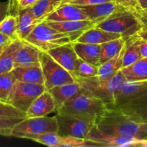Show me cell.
Returning <instances> with one entry per match:
<instances>
[{
	"instance_id": "obj_2",
	"label": "cell",
	"mask_w": 147,
	"mask_h": 147,
	"mask_svg": "<svg viewBox=\"0 0 147 147\" xmlns=\"http://www.w3.org/2000/svg\"><path fill=\"white\" fill-rule=\"evenodd\" d=\"M95 125L108 134L133 136L138 139L139 123L130 119L115 107H106L103 113L97 117Z\"/></svg>"
},
{
	"instance_id": "obj_40",
	"label": "cell",
	"mask_w": 147,
	"mask_h": 147,
	"mask_svg": "<svg viewBox=\"0 0 147 147\" xmlns=\"http://www.w3.org/2000/svg\"><path fill=\"white\" fill-rule=\"evenodd\" d=\"M37 0H17V5L19 9H27L30 8Z\"/></svg>"
},
{
	"instance_id": "obj_22",
	"label": "cell",
	"mask_w": 147,
	"mask_h": 147,
	"mask_svg": "<svg viewBox=\"0 0 147 147\" xmlns=\"http://www.w3.org/2000/svg\"><path fill=\"white\" fill-rule=\"evenodd\" d=\"M73 46L78 57L99 67L100 45L73 42Z\"/></svg>"
},
{
	"instance_id": "obj_43",
	"label": "cell",
	"mask_w": 147,
	"mask_h": 147,
	"mask_svg": "<svg viewBox=\"0 0 147 147\" xmlns=\"http://www.w3.org/2000/svg\"><path fill=\"white\" fill-rule=\"evenodd\" d=\"M140 51L141 57H147V42L144 41L141 39L140 42Z\"/></svg>"
},
{
	"instance_id": "obj_17",
	"label": "cell",
	"mask_w": 147,
	"mask_h": 147,
	"mask_svg": "<svg viewBox=\"0 0 147 147\" xmlns=\"http://www.w3.org/2000/svg\"><path fill=\"white\" fill-rule=\"evenodd\" d=\"M46 22L49 26L53 28L62 32L71 33V34L80 35L82 32L88 29L95 27L99 22L98 20H92L89 19L76 21L65 22Z\"/></svg>"
},
{
	"instance_id": "obj_36",
	"label": "cell",
	"mask_w": 147,
	"mask_h": 147,
	"mask_svg": "<svg viewBox=\"0 0 147 147\" xmlns=\"http://www.w3.org/2000/svg\"><path fill=\"white\" fill-rule=\"evenodd\" d=\"M130 10L139 20L142 26H147V8L141 9L137 5Z\"/></svg>"
},
{
	"instance_id": "obj_6",
	"label": "cell",
	"mask_w": 147,
	"mask_h": 147,
	"mask_svg": "<svg viewBox=\"0 0 147 147\" xmlns=\"http://www.w3.org/2000/svg\"><path fill=\"white\" fill-rule=\"evenodd\" d=\"M95 27L110 32L120 34L125 40L136 34L142 24L131 10L125 9L112 14Z\"/></svg>"
},
{
	"instance_id": "obj_42",
	"label": "cell",
	"mask_w": 147,
	"mask_h": 147,
	"mask_svg": "<svg viewBox=\"0 0 147 147\" xmlns=\"http://www.w3.org/2000/svg\"><path fill=\"white\" fill-rule=\"evenodd\" d=\"M137 35L142 40L147 42V26H142L137 32Z\"/></svg>"
},
{
	"instance_id": "obj_21",
	"label": "cell",
	"mask_w": 147,
	"mask_h": 147,
	"mask_svg": "<svg viewBox=\"0 0 147 147\" xmlns=\"http://www.w3.org/2000/svg\"><path fill=\"white\" fill-rule=\"evenodd\" d=\"M12 72L18 82L44 84V77L40 65L14 67Z\"/></svg>"
},
{
	"instance_id": "obj_35",
	"label": "cell",
	"mask_w": 147,
	"mask_h": 147,
	"mask_svg": "<svg viewBox=\"0 0 147 147\" xmlns=\"http://www.w3.org/2000/svg\"><path fill=\"white\" fill-rule=\"evenodd\" d=\"M113 0H63L62 4H71L76 6H89L108 2Z\"/></svg>"
},
{
	"instance_id": "obj_5",
	"label": "cell",
	"mask_w": 147,
	"mask_h": 147,
	"mask_svg": "<svg viewBox=\"0 0 147 147\" xmlns=\"http://www.w3.org/2000/svg\"><path fill=\"white\" fill-rule=\"evenodd\" d=\"M76 80L82 88L95 97L100 98L105 103L106 107H111L114 103L115 92L126 80L120 70L110 80H101L95 76L86 78L76 77Z\"/></svg>"
},
{
	"instance_id": "obj_10",
	"label": "cell",
	"mask_w": 147,
	"mask_h": 147,
	"mask_svg": "<svg viewBox=\"0 0 147 147\" xmlns=\"http://www.w3.org/2000/svg\"><path fill=\"white\" fill-rule=\"evenodd\" d=\"M47 90L44 84L17 81L12 87L7 103L26 113L33 100Z\"/></svg>"
},
{
	"instance_id": "obj_27",
	"label": "cell",
	"mask_w": 147,
	"mask_h": 147,
	"mask_svg": "<svg viewBox=\"0 0 147 147\" xmlns=\"http://www.w3.org/2000/svg\"><path fill=\"white\" fill-rule=\"evenodd\" d=\"M62 1L63 0H37L35 4L30 7V9L36 20L43 22L61 4Z\"/></svg>"
},
{
	"instance_id": "obj_11",
	"label": "cell",
	"mask_w": 147,
	"mask_h": 147,
	"mask_svg": "<svg viewBox=\"0 0 147 147\" xmlns=\"http://www.w3.org/2000/svg\"><path fill=\"white\" fill-rule=\"evenodd\" d=\"M85 139L97 143L98 147L147 146V142L139 140L133 136H120L104 133L95 125L91 128Z\"/></svg>"
},
{
	"instance_id": "obj_30",
	"label": "cell",
	"mask_w": 147,
	"mask_h": 147,
	"mask_svg": "<svg viewBox=\"0 0 147 147\" xmlns=\"http://www.w3.org/2000/svg\"><path fill=\"white\" fill-rule=\"evenodd\" d=\"M17 82L12 72L0 74V100L7 103L12 87Z\"/></svg>"
},
{
	"instance_id": "obj_44",
	"label": "cell",
	"mask_w": 147,
	"mask_h": 147,
	"mask_svg": "<svg viewBox=\"0 0 147 147\" xmlns=\"http://www.w3.org/2000/svg\"><path fill=\"white\" fill-rule=\"evenodd\" d=\"M138 6L141 9L147 8V0H138Z\"/></svg>"
},
{
	"instance_id": "obj_37",
	"label": "cell",
	"mask_w": 147,
	"mask_h": 147,
	"mask_svg": "<svg viewBox=\"0 0 147 147\" xmlns=\"http://www.w3.org/2000/svg\"><path fill=\"white\" fill-rule=\"evenodd\" d=\"M10 0H7L6 1H1L0 0V22L9 14V12H10Z\"/></svg>"
},
{
	"instance_id": "obj_9",
	"label": "cell",
	"mask_w": 147,
	"mask_h": 147,
	"mask_svg": "<svg viewBox=\"0 0 147 147\" xmlns=\"http://www.w3.org/2000/svg\"><path fill=\"white\" fill-rule=\"evenodd\" d=\"M57 133L61 136H76L85 139L91 128L95 125V118L81 117L57 113Z\"/></svg>"
},
{
	"instance_id": "obj_38",
	"label": "cell",
	"mask_w": 147,
	"mask_h": 147,
	"mask_svg": "<svg viewBox=\"0 0 147 147\" xmlns=\"http://www.w3.org/2000/svg\"><path fill=\"white\" fill-rule=\"evenodd\" d=\"M138 139L147 142V123H139Z\"/></svg>"
},
{
	"instance_id": "obj_1",
	"label": "cell",
	"mask_w": 147,
	"mask_h": 147,
	"mask_svg": "<svg viewBox=\"0 0 147 147\" xmlns=\"http://www.w3.org/2000/svg\"><path fill=\"white\" fill-rule=\"evenodd\" d=\"M136 123H147V80H125L115 93L112 106Z\"/></svg>"
},
{
	"instance_id": "obj_24",
	"label": "cell",
	"mask_w": 147,
	"mask_h": 147,
	"mask_svg": "<svg viewBox=\"0 0 147 147\" xmlns=\"http://www.w3.org/2000/svg\"><path fill=\"white\" fill-rule=\"evenodd\" d=\"M127 81L147 80V57H142L120 70Z\"/></svg>"
},
{
	"instance_id": "obj_8",
	"label": "cell",
	"mask_w": 147,
	"mask_h": 147,
	"mask_svg": "<svg viewBox=\"0 0 147 147\" xmlns=\"http://www.w3.org/2000/svg\"><path fill=\"white\" fill-rule=\"evenodd\" d=\"M40 66L44 77V85L47 90L76 81V76L56 63L46 52L42 53Z\"/></svg>"
},
{
	"instance_id": "obj_28",
	"label": "cell",
	"mask_w": 147,
	"mask_h": 147,
	"mask_svg": "<svg viewBox=\"0 0 147 147\" xmlns=\"http://www.w3.org/2000/svg\"><path fill=\"white\" fill-rule=\"evenodd\" d=\"M125 42V40L122 37H119L101 44L99 64L101 65L108 61L118 55L123 48Z\"/></svg>"
},
{
	"instance_id": "obj_14",
	"label": "cell",
	"mask_w": 147,
	"mask_h": 147,
	"mask_svg": "<svg viewBox=\"0 0 147 147\" xmlns=\"http://www.w3.org/2000/svg\"><path fill=\"white\" fill-rule=\"evenodd\" d=\"M56 112V105L52 95L46 90L37 96L26 112L27 117H44Z\"/></svg>"
},
{
	"instance_id": "obj_41",
	"label": "cell",
	"mask_w": 147,
	"mask_h": 147,
	"mask_svg": "<svg viewBox=\"0 0 147 147\" xmlns=\"http://www.w3.org/2000/svg\"><path fill=\"white\" fill-rule=\"evenodd\" d=\"M14 39L11 38V37H8V36L5 35V34H2L0 32V46H6L11 43L12 42L14 41Z\"/></svg>"
},
{
	"instance_id": "obj_7",
	"label": "cell",
	"mask_w": 147,
	"mask_h": 147,
	"mask_svg": "<svg viewBox=\"0 0 147 147\" xmlns=\"http://www.w3.org/2000/svg\"><path fill=\"white\" fill-rule=\"evenodd\" d=\"M57 121L53 117H27L14 126L11 136L29 139L46 132H57Z\"/></svg>"
},
{
	"instance_id": "obj_29",
	"label": "cell",
	"mask_w": 147,
	"mask_h": 147,
	"mask_svg": "<svg viewBox=\"0 0 147 147\" xmlns=\"http://www.w3.org/2000/svg\"><path fill=\"white\" fill-rule=\"evenodd\" d=\"M98 67L87 63L84 60L78 57L75 65L74 75L76 77L79 78H92L97 76Z\"/></svg>"
},
{
	"instance_id": "obj_32",
	"label": "cell",
	"mask_w": 147,
	"mask_h": 147,
	"mask_svg": "<svg viewBox=\"0 0 147 147\" xmlns=\"http://www.w3.org/2000/svg\"><path fill=\"white\" fill-rule=\"evenodd\" d=\"M0 116L10 118H27L26 113L16 109L11 104L0 100Z\"/></svg>"
},
{
	"instance_id": "obj_13",
	"label": "cell",
	"mask_w": 147,
	"mask_h": 147,
	"mask_svg": "<svg viewBox=\"0 0 147 147\" xmlns=\"http://www.w3.org/2000/svg\"><path fill=\"white\" fill-rule=\"evenodd\" d=\"M42 50L30 43L23 41L17 50L14 57V67L40 65Z\"/></svg>"
},
{
	"instance_id": "obj_25",
	"label": "cell",
	"mask_w": 147,
	"mask_h": 147,
	"mask_svg": "<svg viewBox=\"0 0 147 147\" xmlns=\"http://www.w3.org/2000/svg\"><path fill=\"white\" fill-rule=\"evenodd\" d=\"M22 42L23 40L16 39L2 50L0 54V74L13 70L16 52Z\"/></svg>"
},
{
	"instance_id": "obj_15",
	"label": "cell",
	"mask_w": 147,
	"mask_h": 147,
	"mask_svg": "<svg viewBox=\"0 0 147 147\" xmlns=\"http://www.w3.org/2000/svg\"><path fill=\"white\" fill-rule=\"evenodd\" d=\"M88 19L87 14L78 6L62 4L46 18V22L76 21Z\"/></svg>"
},
{
	"instance_id": "obj_3",
	"label": "cell",
	"mask_w": 147,
	"mask_h": 147,
	"mask_svg": "<svg viewBox=\"0 0 147 147\" xmlns=\"http://www.w3.org/2000/svg\"><path fill=\"white\" fill-rule=\"evenodd\" d=\"M106 109L105 103L82 88L66 102L56 113L86 118H95L102 114Z\"/></svg>"
},
{
	"instance_id": "obj_33",
	"label": "cell",
	"mask_w": 147,
	"mask_h": 147,
	"mask_svg": "<svg viewBox=\"0 0 147 147\" xmlns=\"http://www.w3.org/2000/svg\"><path fill=\"white\" fill-rule=\"evenodd\" d=\"M23 119L0 116V136H11L12 131L17 123Z\"/></svg>"
},
{
	"instance_id": "obj_39",
	"label": "cell",
	"mask_w": 147,
	"mask_h": 147,
	"mask_svg": "<svg viewBox=\"0 0 147 147\" xmlns=\"http://www.w3.org/2000/svg\"><path fill=\"white\" fill-rule=\"evenodd\" d=\"M113 1L128 9H131L138 5V0H113Z\"/></svg>"
},
{
	"instance_id": "obj_20",
	"label": "cell",
	"mask_w": 147,
	"mask_h": 147,
	"mask_svg": "<svg viewBox=\"0 0 147 147\" xmlns=\"http://www.w3.org/2000/svg\"><path fill=\"white\" fill-rule=\"evenodd\" d=\"M17 15L18 20L17 30V37L20 40H24L33 31L36 25L41 22L36 20L30 8L21 9L17 7Z\"/></svg>"
},
{
	"instance_id": "obj_45",
	"label": "cell",
	"mask_w": 147,
	"mask_h": 147,
	"mask_svg": "<svg viewBox=\"0 0 147 147\" xmlns=\"http://www.w3.org/2000/svg\"><path fill=\"white\" fill-rule=\"evenodd\" d=\"M6 46H7V45H6ZM6 46H0V54H1V53L2 52V50H4V48H5Z\"/></svg>"
},
{
	"instance_id": "obj_31",
	"label": "cell",
	"mask_w": 147,
	"mask_h": 147,
	"mask_svg": "<svg viewBox=\"0 0 147 147\" xmlns=\"http://www.w3.org/2000/svg\"><path fill=\"white\" fill-rule=\"evenodd\" d=\"M30 140L50 147H59L61 136L57 132H46L30 137Z\"/></svg>"
},
{
	"instance_id": "obj_19",
	"label": "cell",
	"mask_w": 147,
	"mask_h": 147,
	"mask_svg": "<svg viewBox=\"0 0 147 147\" xmlns=\"http://www.w3.org/2000/svg\"><path fill=\"white\" fill-rule=\"evenodd\" d=\"M122 37L120 34L110 32L105 30L93 27L82 32L75 40L76 42L88 43V44L101 45L106 42Z\"/></svg>"
},
{
	"instance_id": "obj_12",
	"label": "cell",
	"mask_w": 147,
	"mask_h": 147,
	"mask_svg": "<svg viewBox=\"0 0 147 147\" xmlns=\"http://www.w3.org/2000/svg\"><path fill=\"white\" fill-rule=\"evenodd\" d=\"M46 53L60 65L73 73L78 56L75 52L72 42L66 43L55 48L49 50Z\"/></svg>"
},
{
	"instance_id": "obj_18",
	"label": "cell",
	"mask_w": 147,
	"mask_h": 147,
	"mask_svg": "<svg viewBox=\"0 0 147 147\" xmlns=\"http://www.w3.org/2000/svg\"><path fill=\"white\" fill-rule=\"evenodd\" d=\"M82 89V86L76 80L73 83L55 86L48 90L54 99L57 111L67 100L76 96Z\"/></svg>"
},
{
	"instance_id": "obj_16",
	"label": "cell",
	"mask_w": 147,
	"mask_h": 147,
	"mask_svg": "<svg viewBox=\"0 0 147 147\" xmlns=\"http://www.w3.org/2000/svg\"><path fill=\"white\" fill-rule=\"evenodd\" d=\"M78 7H80L86 12L89 20H98L99 22L108 18L114 13L127 9L123 6L115 2V1L101 3L95 5L78 6Z\"/></svg>"
},
{
	"instance_id": "obj_26",
	"label": "cell",
	"mask_w": 147,
	"mask_h": 147,
	"mask_svg": "<svg viewBox=\"0 0 147 147\" xmlns=\"http://www.w3.org/2000/svg\"><path fill=\"white\" fill-rule=\"evenodd\" d=\"M125 41V49L122 60V67H127L139 59L142 58L140 51L141 38L137 35V33Z\"/></svg>"
},
{
	"instance_id": "obj_34",
	"label": "cell",
	"mask_w": 147,
	"mask_h": 147,
	"mask_svg": "<svg viewBox=\"0 0 147 147\" xmlns=\"http://www.w3.org/2000/svg\"><path fill=\"white\" fill-rule=\"evenodd\" d=\"M59 147H88L87 140L76 136H61Z\"/></svg>"
},
{
	"instance_id": "obj_4",
	"label": "cell",
	"mask_w": 147,
	"mask_h": 147,
	"mask_svg": "<svg viewBox=\"0 0 147 147\" xmlns=\"http://www.w3.org/2000/svg\"><path fill=\"white\" fill-rule=\"evenodd\" d=\"M79 35L62 32L49 26L45 21L38 23L23 41L30 43L43 52L74 42Z\"/></svg>"
},
{
	"instance_id": "obj_23",
	"label": "cell",
	"mask_w": 147,
	"mask_h": 147,
	"mask_svg": "<svg viewBox=\"0 0 147 147\" xmlns=\"http://www.w3.org/2000/svg\"><path fill=\"white\" fill-rule=\"evenodd\" d=\"M125 49L124 45L123 48L118 55L98 67V74L97 76L98 79L101 80H110L122 68V60Z\"/></svg>"
}]
</instances>
